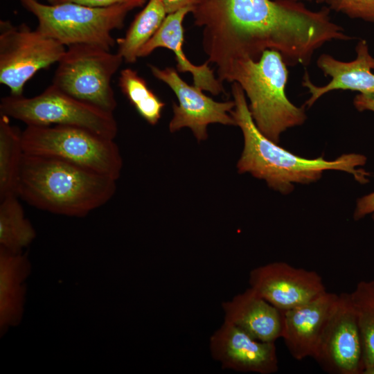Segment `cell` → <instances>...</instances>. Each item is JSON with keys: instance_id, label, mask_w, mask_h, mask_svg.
<instances>
[{"instance_id": "obj_1", "label": "cell", "mask_w": 374, "mask_h": 374, "mask_svg": "<svg viewBox=\"0 0 374 374\" xmlns=\"http://www.w3.org/2000/svg\"><path fill=\"white\" fill-rule=\"evenodd\" d=\"M191 12L221 82L233 62L256 61L265 50L278 51L287 66H306L325 43L351 38L328 8L313 11L296 0H201Z\"/></svg>"}, {"instance_id": "obj_2", "label": "cell", "mask_w": 374, "mask_h": 374, "mask_svg": "<svg viewBox=\"0 0 374 374\" xmlns=\"http://www.w3.org/2000/svg\"><path fill=\"white\" fill-rule=\"evenodd\" d=\"M231 94L235 106L231 115L244 139L243 150L236 166L238 172L249 173L262 179L269 188L282 194L290 193L296 184L318 181L324 171L329 170L348 173L360 184L368 182L370 173L362 168L367 161L364 155L344 154L334 160L296 155L267 138L258 129L244 91L235 82H232Z\"/></svg>"}, {"instance_id": "obj_3", "label": "cell", "mask_w": 374, "mask_h": 374, "mask_svg": "<svg viewBox=\"0 0 374 374\" xmlns=\"http://www.w3.org/2000/svg\"><path fill=\"white\" fill-rule=\"evenodd\" d=\"M116 181L56 158L24 153L17 194L41 210L84 217L112 199Z\"/></svg>"}, {"instance_id": "obj_4", "label": "cell", "mask_w": 374, "mask_h": 374, "mask_svg": "<svg viewBox=\"0 0 374 374\" xmlns=\"http://www.w3.org/2000/svg\"><path fill=\"white\" fill-rule=\"evenodd\" d=\"M287 66L278 51L268 49L256 61L235 60L222 80L240 85L249 100V109L256 127L276 143L282 133L306 120L304 107H296L285 94Z\"/></svg>"}, {"instance_id": "obj_5", "label": "cell", "mask_w": 374, "mask_h": 374, "mask_svg": "<svg viewBox=\"0 0 374 374\" xmlns=\"http://www.w3.org/2000/svg\"><path fill=\"white\" fill-rule=\"evenodd\" d=\"M19 1L37 18V29L64 46L84 44L108 51L116 44L112 31L122 28L129 12L143 5L134 1L90 7L73 3L50 4L39 0Z\"/></svg>"}, {"instance_id": "obj_6", "label": "cell", "mask_w": 374, "mask_h": 374, "mask_svg": "<svg viewBox=\"0 0 374 374\" xmlns=\"http://www.w3.org/2000/svg\"><path fill=\"white\" fill-rule=\"evenodd\" d=\"M114 139L65 125H27L21 132L24 153L56 158L116 180L123 160Z\"/></svg>"}, {"instance_id": "obj_7", "label": "cell", "mask_w": 374, "mask_h": 374, "mask_svg": "<svg viewBox=\"0 0 374 374\" xmlns=\"http://www.w3.org/2000/svg\"><path fill=\"white\" fill-rule=\"evenodd\" d=\"M0 112L26 125L78 127L112 139L118 132L114 114L73 98L52 84L33 97L1 98Z\"/></svg>"}, {"instance_id": "obj_8", "label": "cell", "mask_w": 374, "mask_h": 374, "mask_svg": "<svg viewBox=\"0 0 374 374\" xmlns=\"http://www.w3.org/2000/svg\"><path fill=\"white\" fill-rule=\"evenodd\" d=\"M123 61L117 52L98 46H70L57 62L52 84L73 98L114 114L117 102L111 80Z\"/></svg>"}, {"instance_id": "obj_9", "label": "cell", "mask_w": 374, "mask_h": 374, "mask_svg": "<svg viewBox=\"0 0 374 374\" xmlns=\"http://www.w3.org/2000/svg\"><path fill=\"white\" fill-rule=\"evenodd\" d=\"M66 48L27 24L0 21V83L10 95L22 96L24 86L39 71L57 63Z\"/></svg>"}, {"instance_id": "obj_10", "label": "cell", "mask_w": 374, "mask_h": 374, "mask_svg": "<svg viewBox=\"0 0 374 374\" xmlns=\"http://www.w3.org/2000/svg\"><path fill=\"white\" fill-rule=\"evenodd\" d=\"M330 374H362L363 348L350 293L337 295L312 357Z\"/></svg>"}, {"instance_id": "obj_11", "label": "cell", "mask_w": 374, "mask_h": 374, "mask_svg": "<svg viewBox=\"0 0 374 374\" xmlns=\"http://www.w3.org/2000/svg\"><path fill=\"white\" fill-rule=\"evenodd\" d=\"M152 75L166 83L176 95L179 104L173 103V116L169 123L170 132L184 127L191 130L197 141L208 138L207 127L212 123L235 125L231 112L233 100L217 102L205 95L196 86L186 83L172 67L160 69L149 65Z\"/></svg>"}, {"instance_id": "obj_12", "label": "cell", "mask_w": 374, "mask_h": 374, "mask_svg": "<svg viewBox=\"0 0 374 374\" xmlns=\"http://www.w3.org/2000/svg\"><path fill=\"white\" fill-rule=\"evenodd\" d=\"M249 287L282 312L294 308L327 292L321 276L315 271L277 261L253 268Z\"/></svg>"}, {"instance_id": "obj_13", "label": "cell", "mask_w": 374, "mask_h": 374, "mask_svg": "<svg viewBox=\"0 0 374 374\" xmlns=\"http://www.w3.org/2000/svg\"><path fill=\"white\" fill-rule=\"evenodd\" d=\"M209 350L223 369L258 374H273L278 371L275 342L256 339L225 321L211 336Z\"/></svg>"}, {"instance_id": "obj_14", "label": "cell", "mask_w": 374, "mask_h": 374, "mask_svg": "<svg viewBox=\"0 0 374 374\" xmlns=\"http://www.w3.org/2000/svg\"><path fill=\"white\" fill-rule=\"evenodd\" d=\"M355 51L356 58L350 62H342L330 55L322 54L317 60V66L330 81L326 85H314L307 72L303 76L302 84L306 87L311 96L304 106L311 107L319 98L330 91L336 89L352 90L360 93L374 92V57L368 51L365 40L358 42Z\"/></svg>"}, {"instance_id": "obj_15", "label": "cell", "mask_w": 374, "mask_h": 374, "mask_svg": "<svg viewBox=\"0 0 374 374\" xmlns=\"http://www.w3.org/2000/svg\"><path fill=\"white\" fill-rule=\"evenodd\" d=\"M337 295L326 292L311 301L283 312L281 338L292 357L300 361L313 357Z\"/></svg>"}, {"instance_id": "obj_16", "label": "cell", "mask_w": 374, "mask_h": 374, "mask_svg": "<svg viewBox=\"0 0 374 374\" xmlns=\"http://www.w3.org/2000/svg\"><path fill=\"white\" fill-rule=\"evenodd\" d=\"M224 321L256 339L275 342L282 337L283 314L251 287L222 303Z\"/></svg>"}, {"instance_id": "obj_17", "label": "cell", "mask_w": 374, "mask_h": 374, "mask_svg": "<svg viewBox=\"0 0 374 374\" xmlns=\"http://www.w3.org/2000/svg\"><path fill=\"white\" fill-rule=\"evenodd\" d=\"M191 12L192 8H186L167 15L154 36L139 51V57H145L158 48L171 50L176 57L178 72L190 73L195 86L213 95H219L224 93L222 82L215 76L208 62L206 61L201 65L193 64L183 51V21L185 17Z\"/></svg>"}, {"instance_id": "obj_18", "label": "cell", "mask_w": 374, "mask_h": 374, "mask_svg": "<svg viewBox=\"0 0 374 374\" xmlns=\"http://www.w3.org/2000/svg\"><path fill=\"white\" fill-rule=\"evenodd\" d=\"M31 270L26 254L0 247V332L19 324L25 303V280Z\"/></svg>"}, {"instance_id": "obj_19", "label": "cell", "mask_w": 374, "mask_h": 374, "mask_svg": "<svg viewBox=\"0 0 374 374\" xmlns=\"http://www.w3.org/2000/svg\"><path fill=\"white\" fill-rule=\"evenodd\" d=\"M167 15L160 0L148 1L135 16L125 36L116 39L117 53L123 61L136 62L139 51L154 36Z\"/></svg>"}, {"instance_id": "obj_20", "label": "cell", "mask_w": 374, "mask_h": 374, "mask_svg": "<svg viewBox=\"0 0 374 374\" xmlns=\"http://www.w3.org/2000/svg\"><path fill=\"white\" fill-rule=\"evenodd\" d=\"M9 117H0V199L17 195L24 151L21 132L10 124Z\"/></svg>"}, {"instance_id": "obj_21", "label": "cell", "mask_w": 374, "mask_h": 374, "mask_svg": "<svg viewBox=\"0 0 374 374\" xmlns=\"http://www.w3.org/2000/svg\"><path fill=\"white\" fill-rule=\"evenodd\" d=\"M36 237V231L25 217L17 195L0 199V247L21 252Z\"/></svg>"}, {"instance_id": "obj_22", "label": "cell", "mask_w": 374, "mask_h": 374, "mask_svg": "<svg viewBox=\"0 0 374 374\" xmlns=\"http://www.w3.org/2000/svg\"><path fill=\"white\" fill-rule=\"evenodd\" d=\"M363 348V374L374 368V279L361 280L350 293Z\"/></svg>"}, {"instance_id": "obj_23", "label": "cell", "mask_w": 374, "mask_h": 374, "mask_svg": "<svg viewBox=\"0 0 374 374\" xmlns=\"http://www.w3.org/2000/svg\"><path fill=\"white\" fill-rule=\"evenodd\" d=\"M118 87L138 114L149 124L155 125L161 116L165 103L150 89L136 70L121 71Z\"/></svg>"}, {"instance_id": "obj_24", "label": "cell", "mask_w": 374, "mask_h": 374, "mask_svg": "<svg viewBox=\"0 0 374 374\" xmlns=\"http://www.w3.org/2000/svg\"><path fill=\"white\" fill-rule=\"evenodd\" d=\"M330 9L353 19L374 23V0H326Z\"/></svg>"}, {"instance_id": "obj_25", "label": "cell", "mask_w": 374, "mask_h": 374, "mask_svg": "<svg viewBox=\"0 0 374 374\" xmlns=\"http://www.w3.org/2000/svg\"><path fill=\"white\" fill-rule=\"evenodd\" d=\"M371 215L374 220V192L364 195L357 201L353 218L359 220L364 217Z\"/></svg>"}, {"instance_id": "obj_26", "label": "cell", "mask_w": 374, "mask_h": 374, "mask_svg": "<svg viewBox=\"0 0 374 374\" xmlns=\"http://www.w3.org/2000/svg\"><path fill=\"white\" fill-rule=\"evenodd\" d=\"M48 3L57 4L63 3H73L90 7H107L116 4L139 2L144 4L146 0H46Z\"/></svg>"}, {"instance_id": "obj_27", "label": "cell", "mask_w": 374, "mask_h": 374, "mask_svg": "<svg viewBox=\"0 0 374 374\" xmlns=\"http://www.w3.org/2000/svg\"><path fill=\"white\" fill-rule=\"evenodd\" d=\"M167 14L175 12L181 9L196 6L201 0H160Z\"/></svg>"}, {"instance_id": "obj_28", "label": "cell", "mask_w": 374, "mask_h": 374, "mask_svg": "<svg viewBox=\"0 0 374 374\" xmlns=\"http://www.w3.org/2000/svg\"><path fill=\"white\" fill-rule=\"evenodd\" d=\"M353 105L360 111H371L374 112V92L357 94L354 100Z\"/></svg>"}, {"instance_id": "obj_29", "label": "cell", "mask_w": 374, "mask_h": 374, "mask_svg": "<svg viewBox=\"0 0 374 374\" xmlns=\"http://www.w3.org/2000/svg\"><path fill=\"white\" fill-rule=\"evenodd\" d=\"M363 374H374V368L366 371Z\"/></svg>"}, {"instance_id": "obj_30", "label": "cell", "mask_w": 374, "mask_h": 374, "mask_svg": "<svg viewBox=\"0 0 374 374\" xmlns=\"http://www.w3.org/2000/svg\"><path fill=\"white\" fill-rule=\"evenodd\" d=\"M305 1H316L317 3H322V2L326 1V0H305Z\"/></svg>"}]
</instances>
